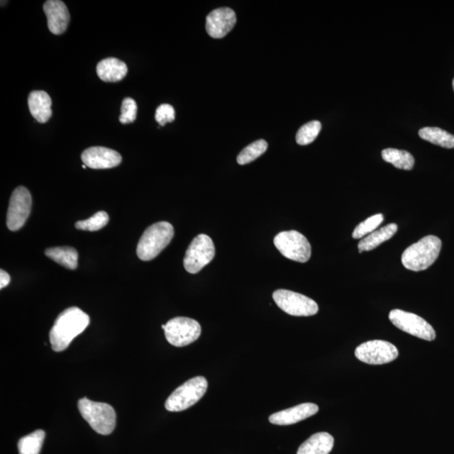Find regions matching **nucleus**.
Returning <instances> with one entry per match:
<instances>
[{"instance_id":"nucleus-9","label":"nucleus","mask_w":454,"mask_h":454,"mask_svg":"<svg viewBox=\"0 0 454 454\" xmlns=\"http://www.w3.org/2000/svg\"><path fill=\"white\" fill-rule=\"evenodd\" d=\"M276 305L287 314L294 316H311L319 311L317 303L306 295L278 289L272 294Z\"/></svg>"},{"instance_id":"nucleus-27","label":"nucleus","mask_w":454,"mask_h":454,"mask_svg":"<svg viewBox=\"0 0 454 454\" xmlns=\"http://www.w3.org/2000/svg\"><path fill=\"white\" fill-rule=\"evenodd\" d=\"M109 220L110 218L106 211H99L87 220L77 222L75 227L81 231H96L104 228Z\"/></svg>"},{"instance_id":"nucleus-5","label":"nucleus","mask_w":454,"mask_h":454,"mask_svg":"<svg viewBox=\"0 0 454 454\" xmlns=\"http://www.w3.org/2000/svg\"><path fill=\"white\" fill-rule=\"evenodd\" d=\"M208 382L203 376H196L186 381L170 394L165 402L167 411L179 412L193 406L206 393Z\"/></svg>"},{"instance_id":"nucleus-24","label":"nucleus","mask_w":454,"mask_h":454,"mask_svg":"<svg viewBox=\"0 0 454 454\" xmlns=\"http://www.w3.org/2000/svg\"><path fill=\"white\" fill-rule=\"evenodd\" d=\"M45 431L36 430L34 433L25 436L18 443L20 454H39L45 440Z\"/></svg>"},{"instance_id":"nucleus-17","label":"nucleus","mask_w":454,"mask_h":454,"mask_svg":"<svg viewBox=\"0 0 454 454\" xmlns=\"http://www.w3.org/2000/svg\"><path fill=\"white\" fill-rule=\"evenodd\" d=\"M52 99L45 91L35 90L29 94L28 106L31 115L39 123L44 124L52 117Z\"/></svg>"},{"instance_id":"nucleus-23","label":"nucleus","mask_w":454,"mask_h":454,"mask_svg":"<svg viewBox=\"0 0 454 454\" xmlns=\"http://www.w3.org/2000/svg\"><path fill=\"white\" fill-rule=\"evenodd\" d=\"M385 162L392 163L397 169L411 170L415 165V159L410 153L394 148L384 149L381 153Z\"/></svg>"},{"instance_id":"nucleus-29","label":"nucleus","mask_w":454,"mask_h":454,"mask_svg":"<svg viewBox=\"0 0 454 454\" xmlns=\"http://www.w3.org/2000/svg\"><path fill=\"white\" fill-rule=\"evenodd\" d=\"M121 111V123L124 125L133 123L138 115V104L133 99L125 98L122 101Z\"/></svg>"},{"instance_id":"nucleus-18","label":"nucleus","mask_w":454,"mask_h":454,"mask_svg":"<svg viewBox=\"0 0 454 454\" xmlns=\"http://www.w3.org/2000/svg\"><path fill=\"white\" fill-rule=\"evenodd\" d=\"M128 68L124 62L115 57L104 59L97 65L99 78L106 83H116L125 78Z\"/></svg>"},{"instance_id":"nucleus-26","label":"nucleus","mask_w":454,"mask_h":454,"mask_svg":"<svg viewBox=\"0 0 454 454\" xmlns=\"http://www.w3.org/2000/svg\"><path fill=\"white\" fill-rule=\"evenodd\" d=\"M321 130L320 121H313L301 127L297 134V142L301 146L311 144L314 142Z\"/></svg>"},{"instance_id":"nucleus-14","label":"nucleus","mask_w":454,"mask_h":454,"mask_svg":"<svg viewBox=\"0 0 454 454\" xmlns=\"http://www.w3.org/2000/svg\"><path fill=\"white\" fill-rule=\"evenodd\" d=\"M237 22V16L230 8H220L209 13L206 17L207 33L213 38H223Z\"/></svg>"},{"instance_id":"nucleus-13","label":"nucleus","mask_w":454,"mask_h":454,"mask_svg":"<svg viewBox=\"0 0 454 454\" xmlns=\"http://www.w3.org/2000/svg\"><path fill=\"white\" fill-rule=\"evenodd\" d=\"M84 165L93 170H107L121 165L119 153L107 148L93 147L84 150L81 155Z\"/></svg>"},{"instance_id":"nucleus-28","label":"nucleus","mask_w":454,"mask_h":454,"mask_svg":"<svg viewBox=\"0 0 454 454\" xmlns=\"http://www.w3.org/2000/svg\"><path fill=\"white\" fill-rule=\"evenodd\" d=\"M384 216L382 214H377L367 218L365 221L361 222L356 226L353 233V238L361 239L367 237V235L374 233L378 226L382 223Z\"/></svg>"},{"instance_id":"nucleus-8","label":"nucleus","mask_w":454,"mask_h":454,"mask_svg":"<svg viewBox=\"0 0 454 454\" xmlns=\"http://www.w3.org/2000/svg\"><path fill=\"white\" fill-rule=\"evenodd\" d=\"M216 250L213 240L206 234H199L186 251L184 266L189 274H197L214 258Z\"/></svg>"},{"instance_id":"nucleus-20","label":"nucleus","mask_w":454,"mask_h":454,"mask_svg":"<svg viewBox=\"0 0 454 454\" xmlns=\"http://www.w3.org/2000/svg\"><path fill=\"white\" fill-rule=\"evenodd\" d=\"M398 226L394 223L389 224L379 230L375 231L367 237L362 238L358 243V251L360 253L371 251V250L378 248L380 244L386 242L397 233Z\"/></svg>"},{"instance_id":"nucleus-7","label":"nucleus","mask_w":454,"mask_h":454,"mask_svg":"<svg viewBox=\"0 0 454 454\" xmlns=\"http://www.w3.org/2000/svg\"><path fill=\"white\" fill-rule=\"evenodd\" d=\"M162 329L167 342L179 348L193 343L201 334L199 322L188 317H175L167 321Z\"/></svg>"},{"instance_id":"nucleus-2","label":"nucleus","mask_w":454,"mask_h":454,"mask_svg":"<svg viewBox=\"0 0 454 454\" xmlns=\"http://www.w3.org/2000/svg\"><path fill=\"white\" fill-rule=\"evenodd\" d=\"M441 248L442 240L439 238L426 236L404 251L402 256V265L411 271L426 270L437 260Z\"/></svg>"},{"instance_id":"nucleus-15","label":"nucleus","mask_w":454,"mask_h":454,"mask_svg":"<svg viewBox=\"0 0 454 454\" xmlns=\"http://www.w3.org/2000/svg\"><path fill=\"white\" fill-rule=\"evenodd\" d=\"M43 10L48 18L50 31L54 35L65 33L70 22L66 4L60 0H48L44 4Z\"/></svg>"},{"instance_id":"nucleus-10","label":"nucleus","mask_w":454,"mask_h":454,"mask_svg":"<svg viewBox=\"0 0 454 454\" xmlns=\"http://www.w3.org/2000/svg\"><path fill=\"white\" fill-rule=\"evenodd\" d=\"M389 319L397 328L414 337L426 340H433L436 331L428 321L419 316L402 310H392Z\"/></svg>"},{"instance_id":"nucleus-6","label":"nucleus","mask_w":454,"mask_h":454,"mask_svg":"<svg viewBox=\"0 0 454 454\" xmlns=\"http://www.w3.org/2000/svg\"><path fill=\"white\" fill-rule=\"evenodd\" d=\"M274 243L285 258L299 262H306L311 256L310 243L297 231H282L276 236Z\"/></svg>"},{"instance_id":"nucleus-16","label":"nucleus","mask_w":454,"mask_h":454,"mask_svg":"<svg viewBox=\"0 0 454 454\" xmlns=\"http://www.w3.org/2000/svg\"><path fill=\"white\" fill-rule=\"evenodd\" d=\"M319 407L314 403H303L285 410L276 412L270 416V423L279 426H289L306 420L316 414Z\"/></svg>"},{"instance_id":"nucleus-1","label":"nucleus","mask_w":454,"mask_h":454,"mask_svg":"<svg viewBox=\"0 0 454 454\" xmlns=\"http://www.w3.org/2000/svg\"><path fill=\"white\" fill-rule=\"evenodd\" d=\"M90 318L78 307L66 309L59 315L50 331V342L55 352H62L76 337L88 328Z\"/></svg>"},{"instance_id":"nucleus-3","label":"nucleus","mask_w":454,"mask_h":454,"mask_svg":"<svg viewBox=\"0 0 454 454\" xmlns=\"http://www.w3.org/2000/svg\"><path fill=\"white\" fill-rule=\"evenodd\" d=\"M175 236L174 226L169 222L160 221L150 226L140 238L136 254L142 261H151L171 243Z\"/></svg>"},{"instance_id":"nucleus-11","label":"nucleus","mask_w":454,"mask_h":454,"mask_svg":"<svg viewBox=\"0 0 454 454\" xmlns=\"http://www.w3.org/2000/svg\"><path fill=\"white\" fill-rule=\"evenodd\" d=\"M398 355L397 348L383 340H369L355 349L358 360L371 365H385L397 360Z\"/></svg>"},{"instance_id":"nucleus-19","label":"nucleus","mask_w":454,"mask_h":454,"mask_svg":"<svg viewBox=\"0 0 454 454\" xmlns=\"http://www.w3.org/2000/svg\"><path fill=\"white\" fill-rule=\"evenodd\" d=\"M333 446V436L328 433H318L299 446L297 454H329Z\"/></svg>"},{"instance_id":"nucleus-4","label":"nucleus","mask_w":454,"mask_h":454,"mask_svg":"<svg viewBox=\"0 0 454 454\" xmlns=\"http://www.w3.org/2000/svg\"><path fill=\"white\" fill-rule=\"evenodd\" d=\"M78 406L83 419L97 433L110 435L115 430L116 414L109 404L94 402L83 398L79 399Z\"/></svg>"},{"instance_id":"nucleus-25","label":"nucleus","mask_w":454,"mask_h":454,"mask_svg":"<svg viewBox=\"0 0 454 454\" xmlns=\"http://www.w3.org/2000/svg\"><path fill=\"white\" fill-rule=\"evenodd\" d=\"M267 143L265 140H258L245 148L238 156V162L240 165H248L255 161L267 151Z\"/></svg>"},{"instance_id":"nucleus-22","label":"nucleus","mask_w":454,"mask_h":454,"mask_svg":"<svg viewBox=\"0 0 454 454\" xmlns=\"http://www.w3.org/2000/svg\"><path fill=\"white\" fill-rule=\"evenodd\" d=\"M421 139L444 148H454V135L438 127H424L419 131Z\"/></svg>"},{"instance_id":"nucleus-30","label":"nucleus","mask_w":454,"mask_h":454,"mask_svg":"<svg viewBox=\"0 0 454 454\" xmlns=\"http://www.w3.org/2000/svg\"><path fill=\"white\" fill-rule=\"evenodd\" d=\"M155 119L157 123L162 126L172 122L175 119V111L174 107L169 104H162L157 109Z\"/></svg>"},{"instance_id":"nucleus-31","label":"nucleus","mask_w":454,"mask_h":454,"mask_svg":"<svg viewBox=\"0 0 454 454\" xmlns=\"http://www.w3.org/2000/svg\"><path fill=\"white\" fill-rule=\"evenodd\" d=\"M11 283V276L6 271L0 270V289L6 288Z\"/></svg>"},{"instance_id":"nucleus-32","label":"nucleus","mask_w":454,"mask_h":454,"mask_svg":"<svg viewBox=\"0 0 454 454\" xmlns=\"http://www.w3.org/2000/svg\"><path fill=\"white\" fill-rule=\"evenodd\" d=\"M453 90H454V79H453Z\"/></svg>"},{"instance_id":"nucleus-12","label":"nucleus","mask_w":454,"mask_h":454,"mask_svg":"<svg viewBox=\"0 0 454 454\" xmlns=\"http://www.w3.org/2000/svg\"><path fill=\"white\" fill-rule=\"evenodd\" d=\"M31 204L33 199L28 189L20 186L13 190L7 212L9 230L16 231L24 226L31 214Z\"/></svg>"},{"instance_id":"nucleus-21","label":"nucleus","mask_w":454,"mask_h":454,"mask_svg":"<svg viewBox=\"0 0 454 454\" xmlns=\"http://www.w3.org/2000/svg\"><path fill=\"white\" fill-rule=\"evenodd\" d=\"M45 256L68 270H76L78 267L79 253L71 247H57L45 250Z\"/></svg>"}]
</instances>
